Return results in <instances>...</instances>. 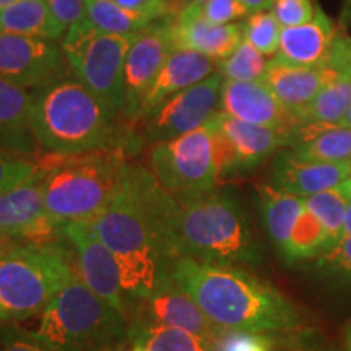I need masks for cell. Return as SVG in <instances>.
I'll list each match as a JSON object with an SVG mask.
<instances>
[{"mask_svg":"<svg viewBox=\"0 0 351 351\" xmlns=\"http://www.w3.org/2000/svg\"><path fill=\"white\" fill-rule=\"evenodd\" d=\"M135 34L106 33L86 19L72 25L62 39V52L73 77L121 116L124 70Z\"/></svg>","mask_w":351,"mask_h":351,"instance_id":"cell-8","label":"cell"},{"mask_svg":"<svg viewBox=\"0 0 351 351\" xmlns=\"http://www.w3.org/2000/svg\"><path fill=\"white\" fill-rule=\"evenodd\" d=\"M165 2L169 8L171 16H176L182 8H186L189 3H191V0H165Z\"/></svg>","mask_w":351,"mask_h":351,"instance_id":"cell-43","label":"cell"},{"mask_svg":"<svg viewBox=\"0 0 351 351\" xmlns=\"http://www.w3.org/2000/svg\"><path fill=\"white\" fill-rule=\"evenodd\" d=\"M317 7H314L313 0H275L271 13L282 28L304 25L315 16Z\"/></svg>","mask_w":351,"mask_h":351,"instance_id":"cell-38","label":"cell"},{"mask_svg":"<svg viewBox=\"0 0 351 351\" xmlns=\"http://www.w3.org/2000/svg\"><path fill=\"white\" fill-rule=\"evenodd\" d=\"M62 236L72 251L78 278L96 296L127 317L129 296L122 288L119 267L106 244L96 234L91 221L67 223L62 226Z\"/></svg>","mask_w":351,"mask_h":351,"instance_id":"cell-11","label":"cell"},{"mask_svg":"<svg viewBox=\"0 0 351 351\" xmlns=\"http://www.w3.org/2000/svg\"><path fill=\"white\" fill-rule=\"evenodd\" d=\"M275 0H241V3L247 8L249 13L271 10Z\"/></svg>","mask_w":351,"mask_h":351,"instance_id":"cell-42","label":"cell"},{"mask_svg":"<svg viewBox=\"0 0 351 351\" xmlns=\"http://www.w3.org/2000/svg\"><path fill=\"white\" fill-rule=\"evenodd\" d=\"M179 13L202 16L217 25H228L236 23V20L243 19L249 12L241 0H205L200 5H187Z\"/></svg>","mask_w":351,"mask_h":351,"instance_id":"cell-34","label":"cell"},{"mask_svg":"<svg viewBox=\"0 0 351 351\" xmlns=\"http://www.w3.org/2000/svg\"><path fill=\"white\" fill-rule=\"evenodd\" d=\"M270 59L258 52L251 43H243L226 59L217 62V72L225 80L231 82H258L265 77Z\"/></svg>","mask_w":351,"mask_h":351,"instance_id":"cell-32","label":"cell"},{"mask_svg":"<svg viewBox=\"0 0 351 351\" xmlns=\"http://www.w3.org/2000/svg\"><path fill=\"white\" fill-rule=\"evenodd\" d=\"M340 125H345V127H351V106H350V109L348 111H346V114H345V117H343V121L340 122Z\"/></svg>","mask_w":351,"mask_h":351,"instance_id":"cell-48","label":"cell"},{"mask_svg":"<svg viewBox=\"0 0 351 351\" xmlns=\"http://www.w3.org/2000/svg\"><path fill=\"white\" fill-rule=\"evenodd\" d=\"M223 83L225 78L215 72L197 85L165 99L135 122L140 124V137L155 145L205 125L221 111Z\"/></svg>","mask_w":351,"mask_h":351,"instance_id":"cell-10","label":"cell"},{"mask_svg":"<svg viewBox=\"0 0 351 351\" xmlns=\"http://www.w3.org/2000/svg\"><path fill=\"white\" fill-rule=\"evenodd\" d=\"M221 111L249 124L270 127L287 134H291L302 124L295 114L283 106L263 80H225L221 90Z\"/></svg>","mask_w":351,"mask_h":351,"instance_id":"cell-17","label":"cell"},{"mask_svg":"<svg viewBox=\"0 0 351 351\" xmlns=\"http://www.w3.org/2000/svg\"><path fill=\"white\" fill-rule=\"evenodd\" d=\"M0 33L23 34L60 41L65 29L52 15L46 0H16L12 5L0 8Z\"/></svg>","mask_w":351,"mask_h":351,"instance_id":"cell-26","label":"cell"},{"mask_svg":"<svg viewBox=\"0 0 351 351\" xmlns=\"http://www.w3.org/2000/svg\"><path fill=\"white\" fill-rule=\"evenodd\" d=\"M38 169V158H23L0 150V195L20 186Z\"/></svg>","mask_w":351,"mask_h":351,"instance_id":"cell-35","label":"cell"},{"mask_svg":"<svg viewBox=\"0 0 351 351\" xmlns=\"http://www.w3.org/2000/svg\"><path fill=\"white\" fill-rule=\"evenodd\" d=\"M340 32L320 8L304 25L283 28L276 59L300 67H328Z\"/></svg>","mask_w":351,"mask_h":351,"instance_id":"cell-19","label":"cell"},{"mask_svg":"<svg viewBox=\"0 0 351 351\" xmlns=\"http://www.w3.org/2000/svg\"><path fill=\"white\" fill-rule=\"evenodd\" d=\"M46 2L65 33L69 32L70 26L85 19V0H46Z\"/></svg>","mask_w":351,"mask_h":351,"instance_id":"cell-40","label":"cell"},{"mask_svg":"<svg viewBox=\"0 0 351 351\" xmlns=\"http://www.w3.org/2000/svg\"><path fill=\"white\" fill-rule=\"evenodd\" d=\"M62 47L47 39L0 33V78L36 90L65 75Z\"/></svg>","mask_w":351,"mask_h":351,"instance_id":"cell-15","label":"cell"},{"mask_svg":"<svg viewBox=\"0 0 351 351\" xmlns=\"http://www.w3.org/2000/svg\"><path fill=\"white\" fill-rule=\"evenodd\" d=\"M319 258V267L327 274L351 282V236H345Z\"/></svg>","mask_w":351,"mask_h":351,"instance_id":"cell-39","label":"cell"},{"mask_svg":"<svg viewBox=\"0 0 351 351\" xmlns=\"http://www.w3.org/2000/svg\"><path fill=\"white\" fill-rule=\"evenodd\" d=\"M77 276L67 241L16 243L0 257V324L41 315Z\"/></svg>","mask_w":351,"mask_h":351,"instance_id":"cell-6","label":"cell"},{"mask_svg":"<svg viewBox=\"0 0 351 351\" xmlns=\"http://www.w3.org/2000/svg\"><path fill=\"white\" fill-rule=\"evenodd\" d=\"M210 351H271V341L262 333L226 330Z\"/></svg>","mask_w":351,"mask_h":351,"instance_id":"cell-37","label":"cell"},{"mask_svg":"<svg viewBox=\"0 0 351 351\" xmlns=\"http://www.w3.org/2000/svg\"><path fill=\"white\" fill-rule=\"evenodd\" d=\"M114 112L75 77H60L32 91L29 124L39 148L60 156L106 148L130 152L134 138Z\"/></svg>","mask_w":351,"mask_h":351,"instance_id":"cell-3","label":"cell"},{"mask_svg":"<svg viewBox=\"0 0 351 351\" xmlns=\"http://www.w3.org/2000/svg\"><path fill=\"white\" fill-rule=\"evenodd\" d=\"M351 106V67L340 70L333 82L315 96L313 103L301 114V122L340 124Z\"/></svg>","mask_w":351,"mask_h":351,"instance_id":"cell-29","label":"cell"},{"mask_svg":"<svg viewBox=\"0 0 351 351\" xmlns=\"http://www.w3.org/2000/svg\"><path fill=\"white\" fill-rule=\"evenodd\" d=\"M258 199H261L262 223L267 234L283 257L298 219L306 210L304 199L280 191L271 184L258 187Z\"/></svg>","mask_w":351,"mask_h":351,"instance_id":"cell-25","label":"cell"},{"mask_svg":"<svg viewBox=\"0 0 351 351\" xmlns=\"http://www.w3.org/2000/svg\"><path fill=\"white\" fill-rule=\"evenodd\" d=\"M330 67H300L271 57L263 82L298 119L320 91L339 75Z\"/></svg>","mask_w":351,"mask_h":351,"instance_id":"cell-20","label":"cell"},{"mask_svg":"<svg viewBox=\"0 0 351 351\" xmlns=\"http://www.w3.org/2000/svg\"><path fill=\"white\" fill-rule=\"evenodd\" d=\"M129 319L78 278L39 315L34 333L57 351H112L129 343Z\"/></svg>","mask_w":351,"mask_h":351,"instance_id":"cell-7","label":"cell"},{"mask_svg":"<svg viewBox=\"0 0 351 351\" xmlns=\"http://www.w3.org/2000/svg\"><path fill=\"white\" fill-rule=\"evenodd\" d=\"M282 29V25L278 23L271 10L251 13L245 23H243L245 41L251 43L258 52L267 57H275L278 52Z\"/></svg>","mask_w":351,"mask_h":351,"instance_id":"cell-33","label":"cell"},{"mask_svg":"<svg viewBox=\"0 0 351 351\" xmlns=\"http://www.w3.org/2000/svg\"><path fill=\"white\" fill-rule=\"evenodd\" d=\"M46 166L38 158V169L20 186L0 195V232L16 243L52 244L64 239L62 228L52 221L43 194Z\"/></svg>","mask_w":351,"mask_h":351,"instance_id":"cell-12","label":"cell"},{"mask_svg":"<svg viewBox=\"0 0 351 351\" xmlns=\"http://www.w3.org/2000/svg\"><path fill=\"white\" fill-rule=\"evenodd\" d=\"M171 276L176 287L225 330L269 333L300 327V314L293 302L243 267L178 257Z\"/></svg>","mask_w":351,"mask_h":351,"instance_id":"cell-2","label":"cell"},{"mask_svg":"<svg viewBox=\"0 0 351 351\" xmlns=\"http://www.w3.org/2000/svg\"><path fill=\"white\" fill-rule=\"evenodd\" d=\"M221 178L257 168L280 147H287L289 134L270 127L239 121L219 111L212 119Z\"/></svg>","mask_w":351,"mask_h":351,"instance_id":"cell-13","label":"cell"},{"mask_svg":"<svg viewBox=\"0 0 351 351\" xmlns=\"http://www.w3.org/2000/svg\"><path fill=\"white\" fill-rule=\"evenodd\" d=\"M339 191L346 197V199L351 200V178H348L345 182L340 184Z\"/></svg>","mask_w":351,"mask_h":351,"instance_id":"cell-46","label":"cell"},{"mask_svg":"<svg viewBox=\"0 0 351 351\" xmlns=\"http://www.w3.org/2000/svg\"><path fill=\"white\" fill-rule=\"evenodd\" d=\"M169 29L174 49L199 52L215 62L226 59L244 39L243 23L217 25L184 13L169 16Z\"/></svg>","mask_w":351,"mask_h":351,"instance_id":"cell-21","label":"cell"},{"mask_svg":"<svg viewBox=\"0 0 351 351\" xmlns=\"http://www.w3.org/2000/svg\"><path fill=\"white\" fill-rule=\"evenodd\" d=\"M121 5L127 8H132V10H140L152 13V15L158 16V19H166V16H171L169 8L166 5L165 0H116Z\"/></svg>","mask_w":351,"mask_h":351,"instance_id":"cell-41","label":"cell"},{"mask_svg":"<svg viewBox=\"0 0 351 351\" xmlns=\"http://www.w3.org/2000/svg\"><path fill=\"white\" fill-rule=\"evenodd\" d=\"M0 351H57L47 346L33 330L16 324H0Z\"/></svg>","mask_w":351,"mask_h":351,"instance_id":"cell-36","label":"cell"},{"mask_svg":"<svg viewBox=\"0 0 351 351\" xmlns=\"http://www.w3.org/2000/svg\"><path fill=\"white\" fill-rule=\"evenodd\" d=\"M32 91L0 78V150L36 160L39 145L29 124Z\"/></svg>","mask_w":351,"mask_h":351,"instance_id":"cell-23","label":"cell"},{"mask_svg":"<svg viewBox=\"0 0 351 351\" xmlns=\"http://www.w3.org/2000/svg\"><path fill=\"white\" fill-rule=\"evenodd\" d=\"M350 161H351V158H350Z\"/></svg>","mask_w":351,"mask_h":351,"instance_id":"cell-52","label":"cell"},{"mask_svg":"<svg viewBox=\"0 0 351 351\" xmlns=\"http://www.w3.org/2000/svg\"><path fill=\"white\" fill-rule=\"evenodd\" d=\"M15 244H16V241H13V239L8 238V236L2 234V232H0V257H2L7 251H10V249Z\"/></svg>","mask_w":351,"mask_h":351,"instance_id":"cell-44","label":"cell"},{"mask_svg":"<svg viewBox=\"0 0 351 351\" xmlns=\"http://www.w3.org/2000/svg\"><path fill=\"white\" fill-rule=\"evenodd\" d=\"M173 51L169 16L153 21L137 33L125 59L122 119L137 122L145 95Z\"/></svg>","mask_w":351,"mask_h":351,"instance_id":"cell-14","label":"cell"},{"mask_svg":"<svg viewBox=\"0 0 351 351\" xmlns=\"http://www.w3.org/2000/svg\"><path fill=\"white\" fill-rule=\"evenodd\" d=\"M168 234L176 258L234 267H256L263 258L243 204L217 187L192 197L173 195Z\"/></svg>","mask_w":351,"mask_h":351,"instance_id":"cell-4","label":"cell"},{"mask_svg":"<svg viewBox=\"0 0 351 351\" xmlns=\"http://www.w3.org/2000/svg\"><path fill=\"white\" fill-rule=\"evenodd\" d=\"M147 169L174 197H192L217 187L219 161L212 121L199 129L150 145Z\"/></svg>","mask_w":351,"mask_h":351,"instance_id":"cell-9","label":"cell"},{"mask_svg":"<svg viewBox=\"0 0 351 351\" xmlns=\"http://www.w3.org/2000/svg\"><path fill=\"white\" fill-rule=\"evenodd\" d=\"M125 148H106L78 155L38 156L46 166L43 194L56 225L91 221L119 192L127 161Z\"/></svg>","mask_w":351,"mask_h":351,"instance_id":"cell-5","label":"cell"},{"mask_svg":"<svg viewBox=\"0 0 351 351\" xmlns=\"http://www.w3.org/2000/svg\"><path fill=\"white\" fill-rule=\"evenodd\" d=\"M215 70H217V62L210 57L194 51L174 49L158 72L152 86L148 88L142 106H140L137 121L142 119L145 114L150 112L158 104L163 103L165 99L205 80L215 73Z\"/></svg>","mask_w":351,"mask_h":351,"instance_id":"cell-22","label":"cell"},{"mask_svg":"<svg viewBox=\"0 0 351 351\" xmlns=\"http://www.w3.org/2000/svg\"><path fill=\"white\" fill-rule=\"evenodd\" d=\"M15 2H16V0H0V8L12 5V3H15Z\"/></svg>","mask_w":351,"mask_h":351,"instance_id":"cell-49","label":"cell"},{"mask_svg":"<svg viewBox=\"0 0 351 351\" xmlns=\"http://www.w3.org/2000/svg\"><path fill=\"white\" fill-rule=\"evenodd\" d=\"M345 345H346V350L351 351V324L345 332Z\"/></svg>","mask_w":351,"mask_h":351,"instance_id":"cell-47","label":"cell"},{"mask_svg":"<svg viewBox=\"0 0 351 351\" xmlns=\"http://www.w3.org/2000/svg\"><path fill=\"white\" fill-rule=\"evenodd\" d=\"M345 236H351V200H348L345 212V223H343V238Z\"/></svg>","mask_w":351,"mask_h":351,"instance_id":"cell-45","label":"cell"},{"mask_svg":"<svg viewBox=\"0 0 351 351\" xmlns=\"http://www.w3.org/2000/svg\"><path fill=\"white\" fill-rule=\"evenodd\" d=\"M293 155L306 161L339 163L351 158V127L306 122L289 134Z\"/></svg>","mask_w":351,"mask_h":351,"instance_id":"cell-24","label":"cell"},{"mask_svg":"<svg viewBox=\"0 0 351 351\" xmlns=\"http://www.w3.org/2000/svg\"><path fill=\"white\" fill-rule=\"evenodd\" d=\"M127 319L129 322L138 320L153 326L181 328L208 341H217L226 332L212 322L200 306L187 293L176 287L174 282L147 298H129Z\"/></svg>","mask_w":351,"mask_h":351,"instance_id":"cell-16","label":"cell"},{"mask_svg":"<svg viewBox=\"0 0 351 351\" xmlns=\"http://www.w3.org/2000/svg\"><path fill=\"white\" fill-rule=\"evenodd\" d=\"M306 208L317 218V221L322 225L326 231L330 249L343 239V223L345 212L348 199L337 189L324 191L320 194L306 197L304 199Z\"/></svg>","mask_w":351,"mask_h":351,"instance_id":"cell-31","label":"cell"},{"mask_svg":"<svg viewBox=\"0 0 351 351\" xmlns=\"http://www.w3.org/2000/svg\"><path fill=\"white\" fill-rule=\"evenodd\" d=\"M348 178H351L350 160L339 163L306 161L291 152L278 153L271 169V186L302 199L337 189Z\"/></svg>","mask_w":351,"mask_h":351,"instance_id":"cell-18","label":"cell"},{"mask_svg":"<svg viewBox=\"0 0 351 351\" xmlns=\"http://www.w3.org/2000/svg\"><path fill=\"white\" fill-rule=\"evenodd\" d=\"M85 19L106 33L135 34L161 20L152 13L132 10L116 0H85Z\"/></svg>","mask_w":351,"mask_h":351,"instance_id":"cell-28","label":"cell"},{"mask_svg":"<svg viewBox=\"0 0 351 351\" xmlns=\"http://www.w3.org/2000/svg\"><path fill=\"white\" fill-rule=\"evenodd\" d=\"M328 249H330V243H328V238L322 225L306 208L302 212L301 218L298 219L295 230H293V234L289 238L288 249L285 252L283 258L287 262L309 261V258L320 257Z\"/></svg>","mask_w":351,"mask_h":351,"instance_id":"cell-30","label":"cell"},{"mask_svg":"<svg viewBox=\"0 0 351 351\" xmlns=\"http://www.w3.org/2000/svg\"><path fill=\"white\" fill-rule=\"evenodd\" d=\"M173 195L150 171L127 163L119 192L103 213L91 219L96 234L116 258L130 300L147 298L173 283L168 213Z\"/></svg>","mask_w":351,"mask_h":351,"instance_id":"cell-1","label":"cell"},{"mask_svg":"<svg viewBox=\"0 0 351 351\" xmlns=\"http://www.w3.org/2000/svg\"><path fill=\"white\" fill-rule=\"evenodd\" d=\"M205 0H191V3L189 5H200V3H204Z\"/></svg>","mask_w":351,"mask_h":351,"instance_id":"cell-50","label":"cell"},{"mask_svg":"<svg viewBox=\"0 0 351 351\" xmlns=\"http://www.w3.org/2000/svg\"><path fill=\"white\" fill-rule=\"evenodd\" d=\"M129 324V345L138 351H210L213 345V341L181 328L153 326L138 320Z\"/></svg>","mask_w":351,"mask_h":351,"instance_id":"cell-27","label":"cell"},{"mask_svg":"<svg viewBox=\"0 0 351 351\" xmlns=\"http://www.w3.org/2000/svg\"><path fill=\"white\" fill-rule=\"evenodd\" d=\"M112 351H138V350H135V348H129V350H125V348H119V350H112Z\"/></svg>","mask_w":351,"mask_h":351,"instance_id":"cell-51","label":"cell"}]
</instances>
